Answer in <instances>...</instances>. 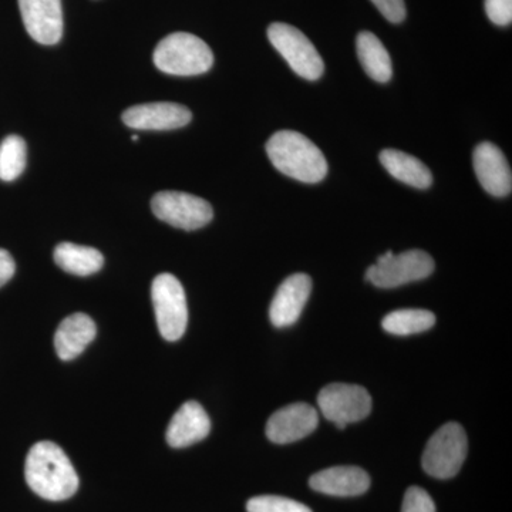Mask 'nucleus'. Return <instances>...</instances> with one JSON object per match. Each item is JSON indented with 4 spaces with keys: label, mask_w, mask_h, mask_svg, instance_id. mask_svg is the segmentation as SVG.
<instances>
[{
    "label": "nucleus",
    "mask_w": 512,
    "mask_h": 512,
    "mask_svg": "<svg viewBox=\"0 0 512 512\" xmlns=\"http://www.w3.org/2000/svg\"><path fill=\"white\" fill-rule=\"evenodd\" d=\"M25 477L33 493L49 501L67 500L79 488V476L69 457L52 441H39L30 448Z\"/></svg>",
    "instance_id": "f257e3e1"
},
{
    "label": "nucleus",
    "mask_w": 512,
    "mask_h": 512,
    "mask_svg": "<svg viewBox=\"0 0 512 512\" xmlns=\"http://www.w3.org/2000/svg\"><path fill=\"white\" fill-rule=\"evenodd\" d=\"M266 153L279 173L306 184H316L328 174V161L316 144L296 131H278L266 143Z\"/></svg>",
    "instance_id": "f03ea898"
},
{
    "label": "nucleus",
    "mask_w": 512,
    "mask_h": 512,
    "mask_svg": "<svg viewBox=\"0 0 512 512\" xmlns=\"http://www.w3.org/2000/svg\"><path fill=\"white\" fill-rule=\"evenodd\" d=\"M154 64L173 76H198L214 64L212 50L200 37L177 32L164 37L154 50Z\"/></svg>",
    "instance_id": "7ed1b4c3"
},
{
    "label": "nucleus",
    "mask_w": 512,
    "mask_h": 512,
    "mask_svg": "<svg viewBox=\"0 0 512 512\" xmlns=\"http://www.w3.org/2000/svg\"><path fill=\"white\" fill-rule=\"evenodd\" d=\"M467 434L458 423L444 424L424 448L421 464L429 476L447 480L457 476L466 461Z\"/></svg>",
    "instance_id": "20e7f679"
},
{
    "label": "nucleus",
    "mask_w": 512,
    "mask_h": 512,
    "mask_svg": "<svg viewBox=\"0 0 512 512\" xmlns=\"http://www.w3.org/2000/svg\"><path fill=\"white\" fill-rule=\"evenodd\" d=\"M433 271L434 259L427 252L412 249L396 255L387 251L367 269L366 279L377 288L393 289L429 278Z\"/></svg>",
    "instance_id": "39448f33"
},
{
    "label": "nucleus",
    "mask_w": 512,
    "mask_h": 512,
    "mask_svg": "<svg viewBox=\"0 0 512 512\" xmlns=\"http://www.w3.org/2000/svg\"><path fill=\"white\" fill-rule=\"evenodd\" d=\"M158 330L168 342L183 338L188 325L187 298L181 282L171 274H160L151 286Z\"/></svg>",
    "instance_id": "423d86ee"
},
{
    "label": "nucleus",
    "mask_w": 512,
    "mask_h": 512,
    "mask_svg": "<svg viewBox=\"0 0 512 512\" xmlns=\"http://www.w3.org/2000/svg\"><path fill=\"white\" fill-rule=\"evenodd\" d=\"M268 39L298 76L306 80H318L322 76L325 70L322 57L301 30L286 23H272Z\"/></svg>",
    "instance_id": "0eeeda50"
},
{
    "label": "nucleus",
    "mask_w": 512,
    "mask_h": 512,
    "mask_svg": "<svg viewBox=\"0 0 512 512\" xmlns=\"http://www.w3.org/2000/svg\"><path fill=\"white\" fill-rule=\"evenodd\" d=\"M320 412L343 430L350 423L366 419L372 412V397L357 384L333 383L323 387L318 396Z\"/></svg>",
    "instance_id": "6e6552de"
},
{
    "label": "nucleus",
    "mask_w": 512,
    "mask_h": 512,
    "mask_svg": "<svg viewBox=\"0 0 512 512\" xmlns=\"http://www.w3.org/2000/svg\"><path fill=\"white\" fill-rule=\"evenodd\" d=\"M151 208L158 220L185 231H195L205 227L214 217L210 202L188 192H157L151 201Z\"/></svg>",
    "instance_id": "1a4fd4ad"
},
{
    "label": "nucleus",
    "mask_w": 512,
    "mask_h": 512,
    "mask_svg": "<svg viewBox=\"0 0 512 512\" xmlns=\"http://www.w3.org/2000/svg\"><path fill=\"white\" fill-rule=\"evenodd\" d=\"M23 25L40 45H56L63 36L62 0H19Z\"/></svg>",
    "instance_id": "9d476101"
},
{
    "label": "nucleus",
    "mask_w": 512,
    "mask_h": 512,
    "mask_svg": "<svg viewBox=\"0 0 512 512\" xmlns=\"http://www.w3.org/2000/svg\"><path fill=\"white\" fill-rule=\"evenodd\" d=\"M319 414L306 403H293L272 414L266 424V436L276 444L305 439L316 430Z\"/></svg>",
    "instance_id": "9b49d317"
},
{
    "label": "nucleus",
    "mask_w": 512,
    "mask_h": 512,
    "mask_svg": "<svg viewBox=\"0 0 512 512\" xmlns=\"http://www.w3.org/2000/svg\"><path fill=\"white\" fill-rule=\"evenodd\" d=\"M191 119L190 109L167 101L138 104L123 113L124 124L134 130H175L187 126Z\"/></svg>",
    "instance_id": "f8f14e48"
},
{
    "label": "nucleus",
    "mask_w": 512,
    "mask_h": 512,
    "mask_svg": "<svg viewBox=\"0 0 512 512\" xmlns=\"http://www.w3.org/2000/svg\"><path fill=\"white\" fill-rule=\"evenodd\" d=\"M312 291V279L306 274H295L286 278L272 299L269 318L275 328L293 325L308 302Z\"/></svg>",
    "instance_id": "ddd939ff"
},
{
    "label": "nucleus",
    "mask_w": 512,
    "mask_h": 512,
    "mask_svg": "<svg viewBox=\"0 0 512 512\" xmlns=\"http://www.w3.org/2000/svg\"><path fill=\"white\" fill-rule=\"evenodd\" d=\"M474 171L481 187L495 197L510 195L512 174L503 151L491 143L478 144L474 150Z\"/></svg>",
    "instance_id": "4468645a"
},
{
    "label": "nucleus",
    "mask_w": 512,
    "mask_h": 512,
    "mask_svg": "<svg viewBox=\"0 0 512 512\" xmlns=\"http://www.w3.org/2000/svg\"><path fill=\"white\" fill-rule=\"evenodd\" d=\"M210 431L211 420L204 407L197 402H187L174 414L165 437L171 447L184 448L204 440Z\"/></svg>",
    "instance_id": "2eb2a0df"
},
{
    "label": "nucleus",
    "mask_w": 512,
    "mask_h": 512,
    "mask_svg": "<svg viewBox=\"0 0 512 512\" xmlns=\"http://www.w3.org/2000/svg\"><path fill=\"white\" fill-rule=\"evenodd\" d=\"M309 485L318 493L332 497H357L369 490L370 477L359 467H330L313 474Z\"/></svg>",
    "instance_id": "dca6fc26"
},
{
    "label": "nucleus",
    "mask_w": 512,
    "mask_h": 512,
    "mask_svg": "<svg viewBox=\"0 0 512 512\" xmlns=\"http://www.w3.org/2000/svg\"><path fill=\"white\" fill-rule=\"evenodd\" d=\"M97 335L96 323L86 313H74L60 323L55 335L57 356L62 360H73L82 355L84 349Z\"/></svg>",
    "instance_id": "f3484780"
},
{
    "label": "nucleus",
    "mask_w": 512,
    "mask_h": 512,
    "mask_svg": "<svg viewBox=\"0 0 512 512\" xmlns=\"http://www.w3.org/2000/svg\"><path fill=\"white\" fill-rule=\"evenodd\" d=\"M380 163L396 180L410 187L427 190L433 184V175L419 158L403 153V151L387 148L380 153Z\"/></svg>",
    "instance_id": "a211bd4d"
},
{
    "label": "nucleus",
    "mask_w": 512,
    "mask_h": 512,
    "mask_svg": "<svg viewBox=\"0 0 512 512\" xmlns=\"http://www.w3.org/2000/svg\"><path fill=\"white\" fill-rule=\"evenodd\" d=\"M357 57L370 79L387 83L392 79V59L379 37L370 32H362L356 39Z\"/></svg>",
    "instance_id": "6ab92c4d"
},
{
    "label": "nucleus",
    "mask_w": 512,
    "mask_h": 512,
    "mask_svg": "<svg viewBox=\"0 0 512 512\" xmlns=\"http://www.w3.org/2000/svg\"><path fill=\"white\" fill-rule=\"evenodd\" d=\"M55 262L69 274L87 276L103 268L104 258L96 248L63 242L55 249Z\"/></svg>",
    "instance_id": "aec40b11"
},
{
    "label": "nucleus",
    "mask_w": 512,
    "mask_h": 512,
    "mask_svg": "<svg viewBox=\"0 0 512 512\" xmlns=\"http://www.w3.org/2000/svg\"><path fill=\"white\" fill-rule=\"evenodd\" d=\"M436 316L424 309H402L384 316L383 329L396 336H410L433 328Z\"/></svg>",
    "instance_id": "412c9836"
},
{
    "label": "nucleus",
    "mask_w": 512,
    "mask_h": 512,
    "mask_svg": "<svg viewBox=\"0 0 512 512\" xmlns=\"http://www.w3.org/2000/svg\"><path fill=\"white\" fill-rule=\"evenodd\" d=\"M26 167V143L22 137L8 136L0 143V180L15 181Z\"/></svg>",
    "instance_id": "4be33fe9"
},
{
    "label": "nucleus",
    "mask_w": 512,
    "mask_h": 512,
    "mask_svg": "<svg viewBox=\"0 0 512 512\" xmlns=\"http://www.w3.org/2000/svg\"><path fill=\"white\" fill-rule=\"evenodd\" d=\"M248 512H312L311 508L291 498L261 495L248 501Z\"/></svg>",
    "instance_id": "5701e85b"
},
{
    "label": "nucleus",
    "mask_w": 512,
    "mask_h": 512,
    "mask_svg": "<svg viewBox=\"0 0 512 512\" xmlns=\"http://www.w3.org/2000/svg\"><path fill=\"white\" fill-rule=\"evenodd\" d=\"M402 512H436V505L423 488L410 487L404 495Z\"/></svg>",
    "instance_id": "b1692460"
},
{
    "label": "nucleus",
    "mask_w": 512,
    "mask_h": 512,
    "mask_svg": "<svg viewBox=\"0 0 512 512\" xmlns=\"http://www.w3.org/2000/svg\"><path fill=\"white\" fill-rule=\"evenodd\" d=\"M485 12L495 25H511L512 0H485Z\"/></svg>",
    "instance_id": "393cba45"
},
{
    "label": "nucleus",
    "mask_w": 512,
    "mask_h": 512,
    "mask_svg": "<svg viewBox=\"0 0 512 512\" xmlns=\"http://www.w3.org/2000/svg\"><path fill=\"white\" fill-rule=\"evenodd\" d=\"M372 3L389 22L400 23L406 18L404 0H372Z\"/></svg>",
    "instance_id": "a878e982"
},
{
    "label": "nucleus",
    "mask_w": 512,
    "mask_h": 512,
    "mask_svg": "<svg viewBox=\"0 0 512 512\" xmlns=\"http://www.w3.org/2000/svg\"><path fill=\"white\" fill-rule=\"evenodd\" d=\"M16 265L12 255L6 249L0 248V288L8 284L12 276L15 275Z\"/></svg>",
    "instance_id": "bb28decb"
}]
</instances>
